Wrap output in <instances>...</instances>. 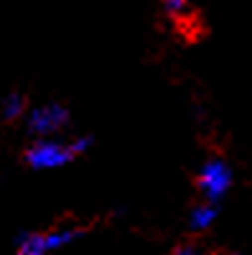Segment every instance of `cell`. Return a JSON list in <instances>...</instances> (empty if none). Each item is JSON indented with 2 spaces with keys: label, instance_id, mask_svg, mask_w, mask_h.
Masks as SVG:
<instances>
[{
  "label": "cell",
  "instance_id": "obj_9",
  "mask_svg": "<svg viewBox=\"0 0 252 255\" xmlns=\"http://www.w3.org/2000/svg\"><path fill=\"white\" fill-rule=\"evenodd\" d=\"M173 255H199V253H196L194 248H178V250H176Z\"/></svg>",
  "mask_w": 252,
  "mask_h": 255
},
{
  "label": "cell",
  "instance_id": "obj_1",
  "mask_svg": "<svg viewBox=\"0 0 252 255\" xmlns=\"http://www.w3.org/2000/svg\"><path fill=\"white\" fill-rule=\"evenodd\" d=\"M89 145L92 138H72V140H59L56 135L33 138L23 153V161L33 171H54V168H61L79 158L82 153H87Z\"/></svg>",
  "mask_w": 252,
  "mask_h": 255
},
{
  "label": "cell",
  "instance_id": "obj_4",
  "mask_svg": "<svg viewBox=\"0 0 252 255\" xmlns=\"http://www.w3.org/2000/svg\"><path fill=\"white\" fill-rule=\"evenodd\" d=\"M15 255H51L44 232H20L15 240Z\"/></svg>",
  "mask_w": 252,
  "mask_h": 255
},
{
  "label": "cell",
  "instance_id": "obj_8",
  "mask_svg": "<svg viewBox=\"0 0 252 255\" xmlns=\"http://www.w3.org/2000/svg\"><path fill=\"white\" fill-rule=\"evenodd\" d=\"M161 3H163V8H166L168 13L181 15V13L186 10V5H188V0H161Z\"/></svg>",
  "mask_w": 252,
  "mask_h": 255
},
{
  "label": "cell",
  "instance_id": "obj_6",
  "mask_svg": "<svg viewBox=\"0 0 252 255\" xmlns=\"http://www.w3.org/2000/svg\"><path fill=\"white\" fill-rule=\"evenodd\" d=\"M5 120H18V118H26L28 110H26V97L20 92H10L5 100H3V108H0Z\"/></svg>",
  "mask_w": 252,
  "mask_h": 255
},
{
  "label": "cell",
  "instance_id": "obj_3",
  "mask_svg": "<svg viewBox=\"0 0 252 255\" xmlns=\"http://www.w3.org/2000/svg\"><path fill=\"white\" fill-rule=\"evenodd\" d=\"M229 184H232V171H229V166L219 158H212L201 166L199 171V189L206 202H217L227 194Z\"/></svg>",
  "mask_w": 252,
  "mask_h": 255
},
{
  "label": "cell",
  "instance_id": "obj_2",
  "mask_svg": "<svg viewBox=\"0 0 252 255\" xmlns=\"http://www.w3.org/2000/svg\"><path fill=\"white\" fill-rule=\"evenodd\" d=\"M69 123V108L61 102H46L28 110L26 115V130L33 138H51L59 135Z\"/></svg>",
  "mask_w": 252,
  "mask_h": 255
},
{
  "label": "cell",
  "instance_id": "obj_7",
  "mask_svg": "<svg viewBox=\"0 0 252 255\" xmlns=\"http://www.w3.org/2000/svg\"><path fill=\"white\" fill-rule=\"evenodd\" d=\"M214 220H217V207L212 202H204L191 212V227L194 230H206Z\"/></svg>",
  "mask_w": 252,
  "mask_h": 255
},
{
  "label": "cell",
  "instance_id": "obj_5",
  "mask_svg": "<svg viewBox=\"0 0 252 255\" xmlns=\"http://www.w3.org/2000/svg\"><path fill=\"white\" fill-rule=\"evenodd\" d=\"M44 235H46V245H49V250L56 253V250H61V248L72 245L74 240H79V238L84 235V230H82V227H74V225H64V227L46 230Z\"/></svg>",
  "mask_w": 252,
  "mask_h": 255
}]
</instances>
